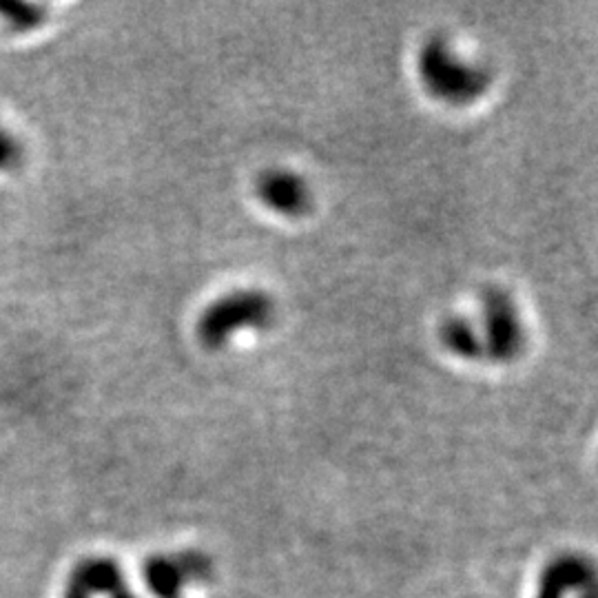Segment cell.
<instances>
[{
	"label": "cell",
	"mask_w": 598,
	"mask_h": 598,
	"mask_svg": "<svg viewBox=\"0 0 598 598\" xmlns=\"http://www.w3.org/2000/svg\"><path fill=\"white\" fill-rule=\"evenodd\" d=\"M275 304L262 291H235L204 308L198 335L204 346L222 348L240 333L264 331L273 324Z\"/></svg>",
	"instance_id": "7a4b0ae2"
},
{
	"label": "cell",
	"mask_w": 598,
	"mask_h": 598,
	"mask_svg": "<svg viewBox=\"0 0 598 598\" xmlns=\"http://www.w3.org/2000/svg\"><path fill=\"white\" fill-rule=\"evenodd\" d=\"M441 342L461 359H481V346L470 317H448L441 324Z\"/></svg>",
	"instance_id": "ba28073f"
},
{
	"label": "cell",
	"mask_w": 598,
	"mask_h": 598,
	"mask_svg": "<svg viewBox=\"0 0 598 598\" xmlns=\"http://www.w3.org/2000/svg\"><path fill=\"white\" fill-rule=\"evenodd\" d=\"M481 346V359L508 362L523 348V322L517 304L503 291H488L479 319H472Z\"/></svg>",
	"instance_id": "3957f363"
},
{
	"label": "cell",
	"mask_w": 598,
	"mask_h": 598,
	"mask_svg": "<svg viewBox=\"0 0 598 598\" xmlns=\"http://www.w3.org/2000/svg\"><path fill=\"white\" fill-rule=\"evenodd\" d=\"M12 160H16V144L3 129H0V169L12 164Z\"/></svg>",
	"instance_id": "9c48e42d"
},
{
	"label": "cell",
	"mask_w": 598,
	"mask_h": 598,
	"mask_svg": "<svg viewBox=\"0 0 598 598\" xmlns=\"http://www.w3.org/2000/svg\"><path fill=\"white\" fill-rule=\"evenodd\" d=\"M570 587H594V572L583 559H559L543 572L539 598H561Z\"/></svg>",
	"instance_id": "52a82bcc"
},
{
	"label": "cell",
	"mask_w": 598,
	"mask_h": 598,
	"mask_svg": "<svg viewBox=\"0 0 598 598\" xmlns=\"http://www.w3.org/2000/svg\"><path fill=\"white\" fill-rule=\"evenodd\" d=\"M419 76L432 96L452 102V105H466V102L477 100L490 82L486 69L463 60L441 38L430 40L421 49Z\"/></svg>",
	"instance_id": "6da1fadb"
},
{
	"label": "cell",
	"mask_w": 598,
	"mask_h": 598,
	"mask_svg": "<svg viewBox=\"0 0 598 598\" xmlns=\"http://www.w3.org/2000/svg\"><path fill=\"white\" fill-rule=\"evenodd\" d=\"M105 594L109 598H136L125 583L120 567L109 559H87L76 565L63 598H91Z\"/></svg>",
	"instance_id": "8992f818"
},
{
	"label": "cell",
	"mask_w": 598,
	"mask_h": 598,
	"mask_svg": "<svg viewBox=\"0 0 598 598\" xmlns=\"http://www.w3.org/2000/svg\"><path fill=\"white\" fill-rule=\"evenodd\" d=\"M257 195L260 200L280 215H302L311 206V189H308L302 175L288 169H271L257 180Z\"/></svg>",
	"instance_id": "5b68a950"
},
{
	"label": "cell",
	"mask_w": 598,
	"mask_h": 598,
	"mask_svg": "<svg viewBox=\"0 0 598 598\" xmlns=\"http://www.w3.org/2000/svg\"><path fill=\"white\" fill-rule=\"evenodd\" d=\"M587 598H594V592H590V594H587Z\"/></svg>",
	"instance_id": "30bf717a"
},
{
	"label": "cell",
	"mask_w": 598,
	"mask_h": 598,
	"mask_svg": "<svg viewBox=\"0 0 598 598\" xmlns=\"http://www.w3.org/2000/svg\"><path fill=\"white\" fill-rule=\"evenodd\" d=\"M211 561L200 552L153 556L144 563V581L158 598H182L184 581H209Z\"/></svg>",
	"instance_id": "277c9868"
}]
</instances>
